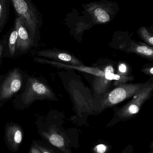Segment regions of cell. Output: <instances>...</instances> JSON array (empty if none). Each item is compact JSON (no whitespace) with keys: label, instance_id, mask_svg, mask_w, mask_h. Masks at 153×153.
Instances as JSON below:
<instances>
[{"label":"cell","instance_id":"3","mask_svg":"<svg viewBox=\"0 0 153 153\" xmlns=\"http://www.w3.org/2000/svg\"><path fill=\"white\" fill-rule=\"evenodd\" d=\"M149 82L137 84L124 83L106 94L101 102V107H110L130 98L148 85Z\"/></svg>","mask_w":153,"mask_h":153},{"label":"cell","instance_id":"17","mask_svg":"<svg viewBox=\"0 0 153 153\" xmlns=\"http://www.w3.org/2000/svg\"><path fill=\"white\" fill-rule=\"evenodd\" d=\"M128 66L125 63L121 62L119 64L117 74L121 76H128Z\"/></svg>","mask_w":153,"mask_h":153},{"label":"cell","instance_id":"2","mask_svg":"<svg viewBox=\"0 0 153 153\" xmlns=\"http://www.w3.org/2000/svg\"><path fill=\"white\" fill-rule=\"evenodd\" d=\"M84 15L91 19L93 24H103L110 22L118 11L116 3L106 1L85 4L83 7Z\"/></svg>","mask_w":153,"mask_h":153},{"label":"cell","instance_id":"19","mask_svg":"<svg viewBox=\"0 0 153 153\" xmlns=\"http://www.w3.org/2000/svg\"><path fill=\"white\" fill-rule=\"evenodd\" d=\"M143 72L148 74L149 75H152L153 74V68L152 66L151 67H147L145 69H143Z\"/></svg>","mask_w":153,"mask_h":153},{"label":"cell","instance_id":"21","mask_svg":"<svg viewBox=\"0 0 153 153\" xmlns=\"http://www.w3.org/2000/svg\"><path fill=\"white\" fill-rule=\"evenodd\" d=\"M3 49V47L2 45H0V60H1V56L2 53Z\"/></svg>","mask_w":153,"mask_h":153},{"label":"cell","instance_id":"8","mask_svg":"<svg viewBox=\"0 0 153 153\" xmlns=\"http://www.w3.org/2000/svg\"><path fill=\"white\" fill-rule=\"evenodd\" d=\"M33 60L35 62L50 65L56 67L64 68L65 69L77 70L80 71L90 74L96 76H104L105 74L104 69L103 70H102V69L96 68V67L93 68V67H86L84 65L75 66V65H70L66 64L63 63L55 61L48 60L46 58H39V57H35Z\"/></svg>","mask_w":153,"mask_h":153},{"label":"cell","instance_id":"5","mask_svg":"<svg viewBox=\"0 0 153 153\" xmlns=\"http://www.w3.org/2000/svg\"><path fill=\"white\" fill-rule=\"evenodd\" d=\"M153 90V84L149 83L148 85L135 94L129 102L122 107L119 111L120 115L131 116L137 114L145 102L151 97Z\"/></svg>","mask_w":153,"mask_h":153},{"label":"cell","instance_id":"6","mask_svg":"<svg viewBox=\"0 0 153 153\" xmlns=\"http://www.w3.org/2000/svg\"><path fill=\"white\" fill-rule=\"evenodd\" d=\"M22 77L14 69L5 78L0 88V100L9 99L18 91L22 85Z\"/></svg>","mask_w":153,"mask_h":153},{"label":"cell","instance_id":"22","mask_svg":"<svg viewBox=\"0 0 153 153\" xmlns=\"http://www.w3.org/2000/svg\"><path fill=\"white\" fill-rule=\"evenodd\" d=\"M42 153H49V152H46V151H43V152H42Z\"/></svg>","mask_w":153,"mask_h":153},{"label":"cell","instance_id":"10","mask_svg":"<svg viewBox=\"0 0 153 153\" xmlns=\"http://www.w3.org/2000/svg\"><path fill=\"white\" fill-rule=\"evenodd\" d=\"M105 75L101 76H96L93 82L94 91L97 94L104 93L114 80V68L112 65H108L104 69Z\"/></svg>","mask_w":153,"mask_h":153},{"label":"cell","instance_id":"4","mask_svg":"<svg viewBox=\"0 0 153 153\" xmlns=\"http://www.w3.org/2000/svg\"><path fill=\"white\" fill-rule=\"evenodd\" d=\"M54 97V93L46 84L35 78L28 79L27 87L22 97L25 104H30L36 100H51Z\"/></svg>","mask_w":153,"mask_h":153},{"label":"cell","instance_id":"11","mask_svg":"<svg viewBox=\"0 0 153 153\" xmlns=\"http://www.w3.org/2000/svg\"><path fill=\"white\" fill-rule=\"evenodd\" d=\"M128 52L136 53L139 55L145 56L146 58L153 59V51L152 47L143 43L131 42L128 48Z\"/></svg>","mask_w":153,"mask_h":153},{"label":"cell","instance_id":"14","mask_svg":"<svg viewBox=\"0 0 153 153\" xmlns=\"http://www.w3.org/2000/svg\"><path fill=\"white\" fill-rule=\"evenodd\" d=\"M18 32L17 30L14 27V29L10 35L9 40V49L10 54L13 55L15 53L17 45Z\"/></svg>","mask_w":153,"mask_h":153},{"label":"cell","instance_id":"16","mask_svg":"<svg viewBox=\"0 0 153 153\" xmlns=\"http://www.w3.org/2000/svg\"><path fill=\"white\" fill-rule=\"evenodd\" d=\"M49 142L53 145L56 147H61L64 144L63 138L58 134H54L50 136L49 138Z\"/></svg>","mask_w":153,"mask_h":153},{"label":"cell","instance_id":"20","mask_svg":"<svg viewBox=\"0 0 153 153\" xmlns=\"http://www.w3.org/2000/svg\"><path fill=\"white\" fill-rule=\"evenodd\" d=\"M31 153H41L39 151L38 149H37V148H35V147H33L31 149Z\"/></svg>","mask_w":153,"mask_h":153},{"label":"cell","instance_id":"15","mask_svg":"<svg viewBox=\"0 0 153 153\" xmlns=\"http://www.w3.org/2000/svg\"><path fill=\"white\" fill-rule=\"evenodd\" d=\"M10 131L13 134V141L14 143L19 144L22 141V133L18 127L12 126L10 128Z\"/></svg>","mask_w":153,"mask_h":153},{"label":"cell","instance_id":"1","mask_svg":"<svg viewBox=\"0 0 153 153\" xmlns=\"http://www.w3.org/2000/svg\"><path fill=\"white\" fill-rule=\"evenodd\" d=\"M18 17L22 19L32 37L42 23L40 13L31 0H11Z\"/></svg>","mask_w":153,"mask_h":153},{"label":"cell","instance_id":"13","mask_svg":"<svg viewBox=\"0 0 153 153\" xmlns=\"http://www.w3.org/2000/svg\"><path fill=\"white\" fill-rule=\"evenodd\" d=\"M138 35L142 38V39L146 42L153 46V36L152 33H151L145 27H142L140 28L138 31Z\"/></svg>","mask_w":153,"mask_h":153},{"label":"cell","instance_id":"9","mask_svg":"<svg viewBox=\"0 0 153 153\" xmlns=\"http://www.w3.org/2000/svg\"><path fill=\"white\" fill-rule=\"evenodd\" d=\"M15 28L18 32L16 48L24 52L28 49L33 43L24 21L20 17H18L15 20Z\"/></svg>","mask_w":153,"mask_h":153},{"label":"cell","instance_id":"18","mask_svg":"<svg viewBox=\"0 0 153 153\" xmlns=\"http://www.w3.org/2000/svg\"><path fill=\"white\" fill-rule=\"evenodd\" d=\"M107 149V146L103 144H99L96 146V150L98 153H104Z\"/></svg>","mask_w":153,"mask_h":153},{"label":"cell","instance_id":"12","mask_svg":"<svg viewBox=\"0 0 153 153\" xmlns=\"http://www.w3.org/2000/svg\"><path fill=\"white\" fill-rule=\"evenodd\" d=\"M9 0H0V28L4 26L9 17Z\"/></svg>","mask_w":153,"mask_h":153},{"label":"cell","instance_id":"7","mask_svg":"<svg viewBox=\"0 0 153 153\" xmlns=\"http://www.w3.org/2000/svg\"><path fill=\"white\" fill-rule=\"evenodd\" d=\"M37 55L40 57L49 58L55 62L66 64L75 66L84 65L82 62L73 55L61 50L54 49L40 50L37 52Z\"/></svg>","mask_w":153,"mask_h":153}]
</instances>
